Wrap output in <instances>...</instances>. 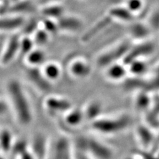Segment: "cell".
Here are the masks:
<instances>
[{
  "mask_svg": "<svg viewBox=\"0 0 159 159\" xmlns=\"http://www.w3.org/2000/svg\"><path fill=\"white\" fill-rule=\"evenodd\" d=\"M6 93L9 106L17 123L22 126L29 125L33 119V109L21 82L16 78L9 80L6 84Z\"/></svg>",
  "mask_w": 159,
  "mask_h": 159,
  "instance_id": "obj_1",
  "label": "cell"
},
{
  "mask_svg": "<svg viewBox=\"0 0 159 159\" xmlns=\"http://www.w3.org/2000/svg\"><path fill=\"white\" fill-rule=\"evenodd\" d=\"M131 123V117L126 113L113 116H102L91 123V127L101 135H116L125 131Z\"/></svg>",
  "mask_w": 159,
  "mask_h": 159,
  "instance_id": "obj_2",
  "label": "cell"
},
{
  "mask_svg": "<svg viewBox=\"0 0 159 159\" xmlns=\"http://www.w3.org/2000/svg\"><path fill=\"white\" fill-rule=\"evenodd\" d=\"M76 147L85 151L92 159H113L114 153L106 143L92 137H80Z\"/></svg>",
  "mask_w": 159,
  "mask_h": 159,
  "instance_id": "obj_3",
  "label": "cell"
},
{
  "mask_svg": "<svg viewBox=\"0 0 159 159\" xmlns=\"http://www.w3.org/2000/svg\"><path fill=\"white\" fill-rule=\"evenodd\" d=\"M132 44V41L129 38L128 39L123 40L115 44L110 48L106 49L97 57V66L105 69L112 64L123 61Z\"/></svg>",
  "mask_w": 159,
  "mask_h": 159,
  "instance_id": "obj_4",
  "label": "cell"
},
{
  "mask_svg": "<svg viewBox=\"0 0 159 159\" xmlns=\"http://www.w3.org/2000/svg\"><path fill=\"white\" fill-rule=\"evenodd\" d=\"M43 105L47 112L53 116H64L74 107L69 99L56 95H49L46 97L43 102Z\"/></svg>",
  "mask_w": 159,
  "mask_h": 159,
  "instance_id": "obj_5",
  "label": "cell"
},
{
  "mask_svg": "<svg viewBox=\"0 0 159 159\" xmlns=\"http://www.w3.org/2000/svg\"><path fill=\"white\" fill-rule=\"evenodd\" d=\"M27 81L38 91L42 93H46L52 89V82L44 76L41 67L27 66L25 70Z\"/></svg>",
  "mask_w": 159,
  "mask_h": 159,
  "instance_id": "obj_6",
  "label": "cell"
},
{
  "mask_svg": "<svg viewBox=\"0 0 159 159\" xmlns=\"http://www.w3.org/2000/svg\"><path fill=\"white\" fill-rule=\"evenodd\" d=\"M21 33H11L7 39L1 54V64L7 66L19 56Z\"/></svg>",
  "mask_w": 159,
  "mask_h": 159,
  "instance_id": "obj_7",
  "label": "cell"
},
{
  "mask_svg": "<svg viewBox=\"0 0 159 159\" xmlns=\"http://www.w3.org/2000/svg\"><path fill=\"white\" fill-rule=\"evenodd\" d=\"M51 145V143L45 134L37 132L33 135L29 147L37 159H47Z\"/></svg>",
  "mask_w": 159,
  "mask_h": 159,
  "instance_id": "obj_8",
  "label": "cell"
},
{
  "mask_svg": "<svg viewBox=\"0 0 159 159\" xmlns=\"http://www.w3.org/2000/svg\"><path fill=\"white\" fill-rule=\"evenodd\" d=\"M58 22L60 31L68 34L77 33L84 26V21L81 17L71 13H66L58 19Z\"/></svg>",
  "mask_w": 159,
  "mask_h": 159,
  "instance_id": "obj_9",
  "label": "cell"
},
{
  "mask_svg": "<svg viewBox=\"0 0 159 159\" xmlns=\"http://www.w3.org/2000/svg\"><path fill=\"white\" fill-rule=\"evenodd\" d=\"M27 21V17L21 15L9 13L1 16L0 29L2 33H15L21 31Z\"/></svg>",
  "mask_w": 159,
  "mask_h": 159,
  "instance_id": "obj_10",
  "label": "cell"
},
{
  "mask_svg": "<svg viewBox=\"0 0 159 159\" xmlns=\"http://www.w3.org/2000/svg\"><path fill=\"white\" fill-rule=\"evenodd\" d=\"M154 48L155 47L153 43L148 40L137 42L136 44L133 43L123 62L127 65L134 60L144 58L151 54L154 51Z\"/></svg>",
  "mask_w": 159,
  "mask_h": 159,
  "instance_id": "obj_11",
  "label": "cell"
},
{
  "mask_svg": "<svg viewBox=\"0 0 159 159\" xmlns=\"http://www.w3.org/2000/svg\"><path fill=\"white\" fill-rule=\"evenodd\" d=\"M68 72L72 78L77 80H85L93 71L92 66L87 60L83 58H76L68 64Z\"/></svg>",
  "mask_w": 159,
  "mask_h": 159,
  "instance_id": "obj_12",
  "label": "cell"
},
{
  "mask_svg": "<svg viewBox=\"0 0 159 159\" xmlns=\"http://www.w3.org/2000/svg\"><path fill=\"white\" fill-rule=\"evenodd\" d=\"M71 148L67 139L59 138L54 143V145H51L47 159H72Z\"/></svg>",
  "mask_w": 159,
  "mask_h": 159,
  "instance_id": "obj_13",
  "label": "cell"
},
{
  "mask_svg": "<svg viewBox=\"0 0 159 159\" xmlns=\"http://www.w3.org/2000/svg\"><path fill=\"white\" fill-rule=\"evenodd\" d=\"M113 21L106 13L105 16L98 19L92 25L84 31L81 36V41L86 43L92 41L96 37L99 35L104 30L106 29Z\"/></svg>",
  "mask_w": 159,
  "mask_h": 159,
  "instance_id": "obj_14",
  "label": "cell"
},
{
  "mask_svg": "<svg viewBox=\"0 0 159 159\" xmlns=\"http://www.w3.org/2000/svg\"><path fill=\"white\" fill-rule=\"evenodd\" d=\"M127 33L129 38L132 41L140 42L148 40L152 31L147 22L135 20L129 23Z\"/></svg>",
  "mask_w": 159,
  "mask_h": 159,
  "instance_id": "obj_15",
  "label": "cell"
},
{
  "mask_svg": "<svg viewBox=\"0 0 159 159\" xmlns=\"http://www.w3.org/2000/svg\"><path fill=\"white\" fill-rule=\"evenodd\" d=\"M106 13L113 21L129 24L136 20V16L129 11L124 4L111 7Z\"/></svg>",
  "mask_w": 159,
  "mask_h": 159,
  "instance_id": "obj_16",
  "label": "cell"
},
{
  "mask_svg": "<svg viewBox=\"0 0 159 159\" xmlns=\"http://www.w3.org/2000/svg\"><path fill=\"white\" fill-rule=\"evenodd\" d=\"M128 74L127 66L123 61L112 64L105 68V76L113 82H121Z\"/></svg>",
  "mask_w": 159,
  "mask_h": 159,
  "instance_id": "obj_17",
  "label": "cell"
},
{
  "mask_svg": "<svg viewBox=\"0 0 159 159\" xmlns=\"http://www.w3.org/2000/svg\"><path fill=\"white\" fill-rule=\"evenodd\" d=\"M86 120L84 109L73 107L63 116V123L66 127L75 129L80 126Z\"/></svg>",
  "mask_w": 159,
  "mask_h": 159,
  "instance_id": "obj_18",
  "label": "cell"
},
{
  "mask_svg": "<svg viewBox=\"0 0 159 159\" xmlns=\"http://www.w3.org/2000/svg\"><path fill=\"white\" fill-rule=\"evenodd\" d=\"M39 13L42 17L58 20L66 13V9L62 2H51L40 7Z\"/></svg>",
  "mask_w": 159,
  "mask_h": 159,
  "instance_id": "obj_19",
  "label": "cell"
},
{
  "mask_svg": "<svg viewBox=\"0 0 159 159\" xmlns=\"http://www.w3.org/2000/svg\"><path fill=\"white\" fill-rule=\"evenodd\" d=\"M47 55L41 47H36L23 58L27 66L42 67L47 62Z\"/></svg>",
  "mask_w": 159,
  "mask_h": 159,
  "instance_id": "obj_20",
  "label": "cell"
},
{
  "mask_svg": "<svg viewBox=\"0 0 159 159\" xmlns=\"http://www.w3.org/2000/svg\"><path fill=\"white\" fill-rule=\"evenodd\" d=\"M37 10L36 4L33 0H21V1L11 3L9 13L27 16L29 15L33 14Z\"/></svg>",
  "mask_w": 159,
  "mask_h": 159,
  "instance_id": "obj_21",
  "label": "cell"
},
{
  "mask_svg": "<svg viewBox=\"0 0 159 159\" xmlns=\"http://www.w3.org/2000/svg\"><path fill=\"white\" fill-rule=\"evenodd\" d=\"M84 111L86 121H88L91 123L103 116V105L99 100H92L87 103L84 108Z\"/></svg>",
  "mask_w": 159,
  "mask_h": 159,
  "instance_id": "obj_22",
  "label": "cell"
},
{
  "mask_svg": "<svg viewBox=\"0 0 159 159\" xmlns=\"http://www.w3.org/2000/svg\"><path fill=\"white\" fill-rule=\"evenodd\" d=\"M44 76L52 83L58 81L62 76V68L55 62H47L41 67Z\"/></svg>",
  "mask_w": 159,
  "mask_h": 159,
  "instance_id": "obj_23",
  "label": "cell"
},
{
  "mask_svg": "<svg viewBox=\"0 0 159 159\" xmlns=\"http://www.w3.org/2000/svg\"><path fill=\"white\" fill-rule=\"evenodd\" d=\"M15 142L11 131L9 128L2 127L0 133V148L2 153H10Z\"/></svg>",
  "mask_w": 159,
  "mask_h": 159,
  "instance_id": "obj_24",
  "label": "cell"
},
{
  "mask_svg": "<svg viewBox=\"0 0 159 159\" xmlns=\"http://www.w3.org/2000/svg\"><path fill=\"white\" fill-rule=\"evenodd\" d=\"M31 37L36 47L43 48L51 41L52 36L41 27H39Z\"/></svg>",
  "mask_w": 159,
  "mask_h": 159,
  "instance_id": "obj_25",
  "label": "cell"
},
{
  "mask_svg": "<svg viewBox=\"0 0 159 159\" xmlns=\"http://www.w3.org/2000/svg\"><path fill=\"white\" fill-rule=\"evenodd\" d=\"M129 74L133 76H140L145 73L147 69V64L144 58L137 59L127 64Z\"/></svg>",
  "mask_w": 159,
  "mask_h": 159,
  "instance_id": "obj_26",
  "label": "cell"
},
{
  "mask_svg": "<svg viewBox=\"0 0 159 159\" xmlns=\"http://www.w3.org/2000/svg\"><path fill=\"white\" fill-rule=\"evenodd\" d=\"M35 47L36 45L31 36L21 34V39H20V51L19 57H21L24 58Z\"/></svg>",
  "mask_w": 159,
  "mask_h": 159,
  "instance_id": "obj_27",
  "label": "cell"
},
{
  "mask_svg": "<svg viewBox=\"0 0 159 159\" xmlns=\"http://www.w3.org/2000/svg\"><path fill=\"white\" fill-rule=\"evenodd\" d=\"M40 27L47 31L51 36L60 33V28L58 20L51 18L42 17L40 20Z\"/></svg>",
  "mask_w": 159,
  "mask_h": 159,
  "instance_id": "obj_28",
  "label": "cell"
},
{
  "mask_svg": "<svg viewBox=\"0 0 159 159\" xmlns=\"http://www.w3.org/2000/svg\"><path fill=\"white\" fill-rule=\"evenodd\" d=\"M124 5L132 13L137 16L145 8V0H125Z\"/></svg>",
  "mask_w": 159,
  "mask_h": 159,
  "instance_id": "obj_29",
  "label": "cell"
},
{
  "mask_svg": "<svg viewBox=\"0 0 159 159\" xmlns=\"http://www.w3.org/2000/svg\"><path fill=\"white\" fill-rule=\"evenodd\" d=\"M40 27V20L36 19L35 18H31L27 19L23 27L21 29V34L23 35L32 36L33 33L35 32L37 29Z\"/></svg>",
  "mask_w": 159,
  "mask_h": 159,
  "instance_id": "obj_30",
  "label": "cell"
},
{
  "mask_svg": "<svg viewBox=\"0 0 159 159\" xmlns=\"http://www.w3.org/2000/svg\"><path fill=\"white\" fill-rule=\"evenodd\" d=\"M29 148V144H28L25 141L23 140V139H20V140L17 141L15 140L10 153L12 154V155L17 158L23 152L28 150Z\"/></svg>",
  "mask_w": 159,
  "mask_h": 159,
  "instance_id": "obj_31",
  "label": "cell"
},
{
  "mask_svg": "<svg viewBox=\"0 0 159 159\" xmlns=\"http://www.w3.org/2000/svg\"><path fill=\"white\" fill-rule=\"evenodd\" d=\"M137 135L143 145L145 147L149 145L151 141V134L147 127L144 126L137 127Z\"/></svg>",
  "mask_w": 159,
  "mask_h": 159,
  "instance_id": "obj_32",
  "label": "cell"
},
{
  "mask_svg": "<svg viewBox=\"0 0 159 159\" xmlns=\"http://www.w3.org/2000/svg\"><path fill=\"white\" fill-rule=\"evenodd\" d=\"M146 22L151 29L152 31H159V7L151 12Z\"/></svg>",
  "mask_w": 159,
  "mask_h": 159,
  "instance_id": "obj_33",
  "label": "cell"
},
{
  "mask_svg": "<svg viewBox=\"0 0 159 159\" xmlns=\"http://www.w3.org/2000/svg\"><path fill=\"white\" fill-rule=\"evenodd\" d=\"M10 6H11V3H10L9 0H1V3H0L1 16L9 13Z\"/></svg>",
  "mask_w": 159,
  "mask_h": 159,
  "instance_id": "obj_34",
  "label": "cell"
},
{
  "mask_svg": "<svg viewBox=\"0 0 159 159\" xmlns=\"http://www.w3.org/2000/svg\"><path fill=\"white\" fill-rule=\"evenodd\" d=\"M16 159H37V158L29 148L28 150L20 155Z\"/></svg>",
  "mask_w": 159,
  "mask_h": 159,
  "instance_id": "obj_35",
  "label": "cell"
},
{
  "mask_svg": "<svg viewBox=\"0 0 159 159\" xmlns=\"http://www.w3.org/2000/svg\"><path fill=\"white\" fill-rule=\"evenodd\" d=\"M123 159H138V158H136L135 157H130V156H128V157H126L125 158H123Z\"/></svg>",
  "mask_w": 159,
  "mask_h": 159,
  "instance_id": "obj_36",
  "label": "cell"
},
{
  "mask_svg": "<svg viewBox=\"0 0 159 159\" xmlns=\"http://www.w3.org/2000/svg\"><path fill=\"white\" fill-rule=\"evenodd\" d=\"M9 1L10 2V3H15V2H19V1H21V0H9Z\"/></svg>",
  "mask_w": 159,
  "mask_h": 159,
  "instance_id": "obj_37",
  "label": "cell"
},
{
  "mask_svg": "<svg viewBox=\"0 0 159 159\" xmlns=\"http://www.w3.org/2000/svg\"><path fill=\"white\" fill-rule=\"evenodd\" d=\"M52 2H62V0H52Z\"/></svg>",
  "mask_w": 159,
  "mask_h": 159,
  "instance_id": "obj_38",
  "label": "cell"
},
{
  "mask_svg": "<svg viewBox=\"0 0 159 159\" xmlns=\"http://www.w3.org/2000/svg\"><path fill=\"white\" fill-rule=\"evenodd\" d=\"M0 159H6V157H3V153H2L1 158H0Z\"/></svg>",
  "mask_w": 159,
  "mask_h": 159,
  "instance_id": "obj_39",
  "label": "cell"
}]
</instances>
